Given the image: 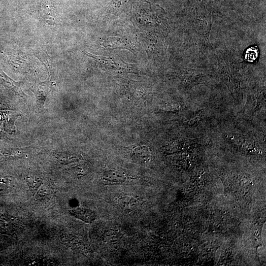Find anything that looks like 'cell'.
Instances as JSON below:
<instances>
[{"instance_id":"obj_3","label":"cell","mask_w":266,"mask_h":266,"mask_svg":"<svg viewBox=\"0 0 266 266\" xmlns=\"http://www.w3.org/2000/svg\"><path fill=\"white\" fill-rule=\"evenodd\" d=\"M26 180L29 189L32 191H37L42 184V179L34 174H29Z\"/></svg>"},{"instance_id":"obj_6","label":"cell","mask_w":266,"mask_h":266,"mask_svg":"<svg viewBox=\"0 0 266 266\" xmlns=\"http://www.w3.org/2000/svg\"><path fill=\"white\" fill-rule=\"evenodd\" d=\"M148 157V154L146 151L141 149L139 151H135L133 153V158L137 162L140 163L145 162Z\"/></svg>"},{"instance_id":"obj_2","label":"cell","mask_w":266,"mask_h":266,"mask_svg":"<svg viewBox=\"0 0 266 266\" xmlns=\"http://www.w3.org/2000/svg\"><path fill=\"white\" fill-rule=\"evenodd\" d=\"M125 180V177L123 174L114 170H108L105 172L102 177V181L105 184H121Z\"/></svg>"},{"instance_id":"obj_4","label":"cell","mask_w":266,"mask_h":266,"mask_svg":"<svg viewBox=\"0 0 266 266\" xmlns=\"http://www.w3.org/2000/svg\"><path fill=\"white\" fill-rule=\"evenodd\" d=\"M15 180L14 177L10 176H6L0 179V187L3 190H10L15 185Z\"/></svg>"},{"instance_id":"obj_1","label":"cell","mask_w":266,"mask_h":266,"mask_svg":"<svg viewBox=\"0 0 266 266\" xmlns=\"http://www.w3.org/2000/svg\"><path fill=\"white\" fill-rule=\"evenodd\" d=\"M68 212L71 216L86 223L93 222L97 218V214L94 211L81 206L72 208Z\"/></svg>"},{"instance_id":"obj_5","label":"cell","mask_w":266,"mask_h":266,"mask_svg":"<svg viewBox=\"0 0 266 266\" xmlns=\"http://www.w3.org/2000/svg\"><path fill=\"white\" fill-rule=\"evenodd\" d=\"M35 198L36 200H42L47 198L50 194V189L45 185H41L36 191Z\"/></svg>"}]
</instances>
